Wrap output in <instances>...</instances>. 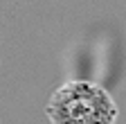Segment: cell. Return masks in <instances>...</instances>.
<instances>
[{"instance_id": "cell-1", "label": "cell", "mask_w": 126, "mask_h": 124, "mask_svg": "<svg viewBox=\"0 0 126 124\" xmlns=\"http://www.w3.org/2000/svg\"><path fill=\"white\" fill-rule=\"evenodd\" d=\"M45 115L50 124H115L119 111L106 88L88 79H72L50 95Z\"/></svg>"}]
</instances>
